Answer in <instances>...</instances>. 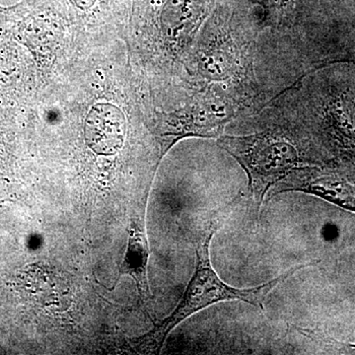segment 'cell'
I'll return each instance as SVG.
<instances>
[{
  "label": "cell",
  "mask_w": 355,
  "mask_h": 355,
  "mask_svg": "<svg viewBox=\"0 0 355 355\" xmlns=\"http://www.w3.org/2000/svg\"><path fill=\"white\" fill-rule=\"evenodd\" d=\"M241 198L242 195L237 196L225 207L212 212L205 226L198 229L195 241L197 254L196 270L183 297L169 317L156 324L153 330L147 331L144 335L130 340L128 345L133 352L139 354H158L164 345L166 338L178 324H181L187 318L193 316L198 311L221 301H243L263 310L266 299L275 291V287L279 286L298 270L319 263V261H313L294 266L277 279L253 288L238 289L225 284L212 268L209 256L210 242Z\"/></svg>",
  "instance_id": "cell-1"
},
{
  "label": "cell",
  "mask_w": 355,
  "mask_h": 355,
  "mask_svg": "<svg viewBox=\"0 0 355 355\" xmlns=\"http://www.w3.org/2000/svg\"><path fill=\"white\" fill-rule=\"evenodd\" d=\"M217 144L246 172L254 209L259 216L268 191L277 182L298 168L326 162L313 154L315 146H322L311 120L306 128L302 123L284 119L252 135H221Z\"/></svg>",
  "instance_id": "cell-2"
},
{
  "label": "cell",
  "mask_w": 355,
  "mask_h": 355,
  "mask_svg": "<svg viewBox=\"0 0 355 355\" xmlns=\"http://www.w3.org/2000/svg\"><path fill=\"white\" fill-rule=\"evenodd\" d=\"M260 19L237 21L217 15L205 32L198 70L207 86H216L239 102L249 113L261 108L263 95L254 69Z\"/></svg>",
  "instance_id": "cell-3"
},
{
  "label": "cell",
  "mask_w": 355,
  "mask_h": 355,
  "mask_svg": "<svg viewBox=\"0 0 355 355\" xmlns=\"http://www.w3.org/2000/svg\"><path fill=\"white\" fill-rule=\"evenodd\" d=\"M249 113L244 106L216 86H207L190 106L171 114H160L156 137L160 158L184 137L218 139L230 121Z\"/></svg>",
  "instance_id": "cell-4"
},
{
  "label": "cell",
  "mask_w": 355,
  "mask_h": 355,
  "mask_svg": "<svg viewBox=\"0 0 355 355\" xmlns=\"http://www.w3.org/2000/svg\"><path fill=\"white\" fill-rule=\"evenodd\" d=\"M310 112L322 147L334 157L355 163L354 91L342 84H329L318 93Z\"/></svg>",
  "instance_id": "cell-5"
},
{
  "label": "cell",
  "mask_w": 355,
  "mask_h": 355,
  "mask_svg": "<svg viewBox=\"0 0 355 355\" xmlns=\"http://www.w3.org/2000/svg\"><path fill=\"white\" fill-rule=\"evenodd\" d=\"M304 193L355 212V163L334 157L286 175L268 191V200L284 193Z\"/></svg>",
  "instance_id": "cell-6"
},
{
  "label": "cell",
  "mask_w": 355,
  "mask_h": 355,
  "mask_svg": "<svg viewBox=\"0 0 355 355\" xmlns=\"http://www.w3.org/2000/svg\"><path fill=\"white\" fill-rule=\"evenodd\" d=\"M148 259V240L141 217L137 214L130 219L127 251L121 265L120 275L132 277L137 284L140 298L146 306L153 300L147 277Z\"/></svg>",
  "instance_id": "cell-7"
},
{
  "label": "cell",
  "mask_w": 355,
  "mask_h": 355,
  "mask_svg": "<svg viewBox=\"0 0 355 355\" xmlns=\"http://www.w3.org/2000/svg\"><path fill=\"white\" fill-rule=\"evenodd\" d=\"M253 4H258L263 9L260 24L263 29L270 27L280 29L291 24L295 0H250Z\"/></svg>",
  "instance_id": "cell-8"
},
{
  "label": "cell",
  "mask_w": 355,
  "mask_h": 355,
  "mask_svg": "<svg viewBox=\"0 0 355 355\" xmlns=\"http://www.w3.org/2000/svg\"><path fill=\"white\" fill-rule=\"evenodd\" d=\"M338 64H355V55H336V57L327 58L321 62H318L316 64L313 65L312 69L308 70L306 73L303 74V77L307 76L308 73H313V72L317 71V70L324 69L326 67H330V65Z\"/></svg>",
  "instance_id": "cell-9"
},
{
  "label": "cell",
  "mask_w": 355,
  "mask_h": 355,
  "mask_svg": "<svg viewBox=\"0 0 355 355\" xmlns=\"http://www.w3.org/2000/svg\"><path fill=\"white\" fill-rule=\"evenodd\" d=\"M18 6H16L13 7L0 6V19H1V18L6 17V16L8 15V14L10 13L11 11H13L14 9L17 8Z\"/></svg>",
  "instance_id": "cell-10"
},
{
  "label": "cell",
  "mask_w": 355,
  "mask_h": 355,
  "mask_svg": "<svg viewBox=\"0 0 355 355\" xmlns=\"http://www.w3.org/2000/svg\"><path fill=\"white\" fill-rule=\"evenodd\" d=\"M349 347H350V349L355 350V345H354V343H350V345H349Z\"/></svg>",
  "instance_id": "cell-11"
}]
</instances>
